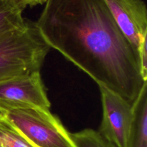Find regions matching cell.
<instances>
[{
    "instance_id": "9",
    "label": "cell",
    "mask_w": 147,
    "mask_h": 147,
    "mask_svg": "<svg viewBox=\"0 0 147 147\" xmlns=\"http://www.w3.org/2000/svg\"><path fill=\"white\" fill-rule=\"evenodd\" d=\"M70 136L76 147H116L98 131L91 129L70 134Z\"/></svg>"
},
{
    "instance_id": "5",
    "label": "cell",
    "mask_w": 147,
    "mask_h": 147,
    "mask_svg": "<svg viewBox=\"0 0 147 147\" xmlns=\"http://www.w3.org/2000/svg\"><path fill=\"white\" fill-rule=\"evenodd\" d=\"M37 107L50 109L40 71L17 76L0 83V109Z\"/></svg>"
},
{
    "instance_id": "10",
    "label": "cell",
    "mask_w": 147,
    "mask_h": 147,
    "mask_svg": "<svg viewBox=\"0 0 147 147\" xmlns=\"http://www.w3.org/2000/svg\"><path fill=\"white\" fill-rule=\"evenodd\" d=\"M0 144L4 147H35L3 120L0 121Z\"/></svg>"
},
{
    "instance_id": "14",
    "label": "cell",
    "mask_w": 147,
    "mask_h": 147,
    "mask_svg": "<svg viewBox=\"0 0 147 147\" xmlns=\"http://www.w3.org/2000/svg\"><path fill=\"white\" fill-rule=\"evenodd\" d=\"M35 147H36V146H35Z\"/></svg>"
},
{
    "instance_id": "12",
    "label": "cell",
    "mask_w": 147,
    "mask_h": 147,
    "mask_svg": "<svg viewBox=\"0 0 147 147\" xmlns=\"http://www.w3.org/2000/svg\"><path fill=\"white\" fill-rule=\"evenodd\" d=\"M0 147H4V146H3L1 144H0Z\"/></svg>"
},
{
    "instance_id": "7",
    "label": "cell",
    "mask_w": 147,
    "mask_h": 147,
    "mask_svg": "<svg viewBox=\"0 0 147 147\" xmlns=\"http://www.w3.org/2000/svg\"><path fill=\"white\" fill-rule=\"evenodd\" d=\"M134 117L126 147H147V83L133 105Z\"/></svg>"
},
{
    "instance_id": "13",
    "label": "cell",
    "mask_w": 147,
    "mask_h": 147,
    "mask_svg": "<svg viewBox=\"0 0 147 147\" xmlns=\"http://www.w3.org/2000/svg\"><path fill=\"white\" fill-rule=\"evenodd\" d=\"M1 116H0V121H1Z\"/></svg>"
},
{
    "instance_id": "1",
    "label": "cell",
    "mask_w": 147,
    "mask_h": 147,
    "mask_svg": "<svg viewBox=\"0 0 147 147\" xmlns=\"http://www.w3.org/2000/svg\"><path fill=\"white\" fill-rule=\"evenodd\" d=\"M35 22L50 48L133 106L147 81L103 0H47Z\"/></svg>"
},
{
    "instance_id": "2",
    "label": "cell",
    "mask_w": 147,
    "mask_h": 147,
    "mask_svg": "<svg viewBox=\"0 0 147 147\" xmlns=\"http://www.w3.org/2000/svg\"><path fill=\"white\" fill-rule=\"evenodd\" d=\"M50 50L35 22L30 20L0 35V83L40 71Z\"/></svg>"
},
{
    "instance_id": "11",
    "label": "cell",
    "mask_w": 147,
    "mask_h": 147,
    "mask_svg": "<svg viewBox=\"0 0 147 147\" xmlns=\"http://www.w3.org/2000/svg\"><path fill=\"white\" fill-rule=\"evenodd\" d=\"M22 3L24 4L26 7H34V6L39 5V4H43L46 2L47 0H19Z\"/></svg>"
},
{
    "instance_id": "6",
    "label": "cell",
    "mask_w": 147,
    "mask_h": 147,
    "mask_svg": "<svg viewBox=\"0 0 147 147\" xmlns=\"http://www.w3.org/2000/svg\"><path fill=\"white\" fill-rule=\"evenodd\" d=\"M116 24L139 53L147 39V10L143 0H103Z\"/></svg>"
},
{
    "instance_id": "3",
    "label": "cell",
    "mask_w": 147,
    "mask_h": 147,
    "mask_svg": "<svg viewBox=\"0 0 147 147\" xmlns=\"http://www.w3.org/2000/svg\"><path fill=\"white\" fill-rule=\"evenodd\" d=\"M0 116L36 147H76L70 134L48 109L5 108L0 109Z\"/></svg>"
},
{
    "instance_id": "8",
    "label": "cell",
    "mask_w": 147,
    "mask_h": 147,
    "mask_svg": "<svg viewBox=\"0 0 147 147\" xmlns=\"http://www.w3.org/2000/svg\"><path fill=\"white\" fill-rule=\"evenodd\" d=\"M26 7L19 0H0V35L24 25L22 13Z\"/></svg>"
},
{
    "instance_id": "4",
    "label": "cell",
    "mask_w": 147,
    "mask_h": 147,
    "mask_svg": "<svg viewBox=\"0 0 147 147\" xmlns=\"http://www.w3.org/2000/svg\"><path fill=\"white\" fill-rule=\"evenodd\" d=\"M98 87L103 118L98 131L116 147H126L133 121V106L110 89Z\"/></svg>"
}]
</instances>
